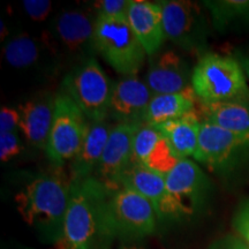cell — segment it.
Listing matches in <instances>:
<instances>
[{
  "mask_svg": "<svg viewBox=\"0 0 249 249\" xmlns=\"http://www.w3.org/2000/svg\"><path fill=\"white\" fill-rule=\"evenodd\" d=\"M114 124L107 120L90 123L88 134L79 152L70 163L71 182L93 177L104 152L105 145Z\"/></svg>",
  "mask_w": 249,
  "mask_h": 249,
  "instance_id": "d6986e66",
  "label": "cell"
},
{
  "mask_svg": "<svg viewBox=\"0 0 249 249\" xmlns=\"http://www.w3.org/2000/svg\"><path fill=\"white\" fill-rule=\"evenodd\" d=\"M203 5L209 11L213 28L219 33L249 27V0H208Z\"/></svg>",
  "mask_w": 249,
  "mask_h": 249,
  "instance_id": "603a6c76",
  "label": "cell"
},
{
  "mask_svg": "<svg viewBox=\"0 0 249 249\" xmlns=\"http://www.w3.org/2000/svg\"><path fill=\"white\" fill-rule=\"evenodd\" d=\"M95 13L70 9L59 13L52 22L51 46L62 53L79 58V62L95 57Z\"/></svg>",
  "mask_w": 249,
  "mask_h": 249,
  "instance_id": "30bf717a",
  "label": "cell"
},
{
  "mask_svg": "<svg viewBox=\"0 0 249 249\" xmlns=\"http://www.w3.org/2000/svg\"><path fill=\"white\" fill-rule=\"evenodd\" d=\"M130 0H102L95 2L96 17L101 18H127Z\"/></svg>",
  "mask_w": 249,
  "mask_h": 249,
  "instance_id": "d4e9b609",
  "label": "cell"
},
{
  "mask_svg": "<svg viewBox=\"0 0 249 249\" xmlns=\"http://www.w3.org/2000/svg\"><path fill=\"white\" fill-rule=\"evenodd\" d=\"M90 121L71 99L55 93L54 114L45 154L54 167L62 169L79 152L88 134Z\"/></svg>",
  "mask_w": 249,
  "mask_h": 249,
  "instance_id": "52a82bcc",
  "label": "cell"
},
{
  "mask_svg": "<svg viewBox=\"0 0 249 249\" xmlns=\"http://www.w3.org/2000/svg\"><path fill=\"white\" fill-rule=\"evenodd\" d=\"M113 85L95 57L82 60L62 79L60 91L67 95L90 123L108 119Z\"/></svg>",
  "mask_w": 249,
  "mask_h": 249,
  "instance_id": "277c9868",
  "label": "cell"
},
{
  "mask_svg": "<svg viewBox=\"0 0 249 249\" xmlns=\"http://www.w3.org/2000/svg\"><path fill=\"white\" fill-rule=\"evenodd\" d=\"M163 13L166 39L188 52L207 53L209 28L204 14L195 2L185 0L157 1Z\"/></svg>",
  "mask_w": 249,
  "mask_h": 249,
  "instance_id": "9c48e42d",
  "label": "cell"
},
{
  "mask_svg": "<svg viewBox=\"0 0 249 249\" xmlns=\"http://www.w3.org/2000/svg\"><path fill=\"white\" fill-rule=\"evenodd\" d=\"M179 160L158 128L147 124L140 126L134 139V163L165 177L176 167Z\"/></svg>",
  "mask_w": 249,
  "mask_h": 249,
  "instance_id": "2e32d148",
  "label": "cell"
},
{
  "mask_svg": "<svg viewBox=\"0 0 249 249\" xmlns=\"http://www.w3.org/2000/svg\"><path fill=\"white\" fill-rule=\"evenodd\" d=\"M120 249H143V248L139 247V246L136 245H124V246H121Z\"/></svg>",
  "mask_w": 249,
  "mask_h": 249,
  "instance_id": "1f68e13d",
  "label": "cell"
},
{
  "mask_svg": "<svg viewBox=\"0 0 249 249\" xmlns=\"http://www.w3.org/2000/svg\"><path fill=\"white\" fill-rule=\"evenodd\" d=\"M71 180L62 169L42 173L15 196L22 219L46 242L57 245L64 232Z\"/></svg>",
  "mask_w": 249,
  "mask_h": 249,
  "instance_id": "7a4b0ae2",
  "label": "cell"
},
{
  "mask_svg": "<svg viewBox=\"0 0 249 249\" xmlns=\"http://www.w3.org/2000/svg\"><path fill=\"white\" fill-rule=\"evenodd\" d=\"M154 93L139 75L123 76L113 85L108 119L116 124H144Z\"/></svg>",
  "mask_w": 249,
  "mask_h": 249,
  "instance_id": "4fadbf2b",
  "label": "cell"
},
{
  "mask_svg": "<svg viewBox=\"0 0 249 249\" xmlns=\"http://www.w3.org/2000/svg\"><path fill=\"white\" fill-rule=\"evenodd\" d=\"M141 124H116L112 128L95 177L107 188L120 187V178L132 165L134 139Z\"/></svg>",
  "mask_w": 249,
  "mask_h": 249,
  "instance_id": "7c38bea8",
  "label": "cell"
},
{
  "mask_svg": "<svg viewBox=\"0 0 249 249\" xmlns=\"http://www.w3.org/2000/svg\"><path fill=\"white\" fill-rule=\"evenodd\" d=\"M20 129V113L14 107H2L0 110V134L17 133Z\"/></svg>",
  "mask_w": 249,
  "mask_h": 249,
  "instance_id": "f1b7e54d",
  "label": "cell"
},
{
  "mask_svg": "<svg viewBox=\"0 0 249 249\" xmlns=\"http://www.w3.org/2000/svg\"><path fill=\"white\" fill-rule=\"evenodd\" d=\"M196 97L193 88L176 93L154 95L145 113L144 124L160 126L161 124L179 119L196 111Z\"/></svg>",
  "mask_w": 249,
  "mask_h": 249,
  "instance_id": "44dd1931",
  "label": "cell"
},
{
  "mask_svg": "<svg viewBox=\"0 0 249 249\" xmlns=\"http://www.w3.org/2000/svg\"><path fill=\"white\" fill-rule=\"evenodd\" d=\"M119 185L128 187L147 198L154 205L160 222L181 219V214L167 191L164 176L133 163L121 176Z\"/></svg>",
  "mask_w": 249,
  "mask_h": 249,
  "instance_id": "5bb4252c",
  "label": "cell"
},
{
  "mask_svg": "<svg viewBox=\"0 0 249 249\" xmlns=\"http://www.w3.org/2000/svg\"><path fill=\"white\" fill-rule=\"evenodd\" d=\"M232 226L235 234L249 246V197L244 198L236 207Z\"/></svg>",
  "mask_w": 249,
  "mask_h": 249,
  "instance_id": "484cf974",
  "label": "cell"
},
{
  "mask_svg": "<svg viewBox=\"0 0 249 249\" xmlns=\"http://www.w3.org/2000/svg\"><path fill=\"white\" fill-rule=\"evenodd\" d=\"M22 6L28 17L36 22L45 21L52 11V2L50 0H24Z\"/></svg>",
  "mask_w": 249,
  "mask_h": 249,
  "instance_id": "83f0119b",
  "label": "cell"
},
{
  "mask_svg": "<svg viewBox=\"0 0 249 249\" xmlns=\"http://www.w3.org/2000/svg\"><path fill=\"white\" fill-rule=\"evenodd\" d=\"M42 43L28 34L12 37L4 48L5 60L17 70H28L38 64L42 58Z\"/></svg>",
  "mask_w": 249,
  "mask_h": 249,
  "instance_id": "cb8c5ba5",
  "label": "cell"
},
{
  "mask_svg": "<svg viewBox=\"0 0 249 249\" xmlns=\"http://www.w3.org/2000/svg\"><path fill=\"white\" fill-rule=\"evenodd\" d=\"M107 217L112 236L127 241L152 235L160 222L154 205L124 186L107 188Z\"/></svg>",
  "mask_w": 249,
  "mask_h": 249,
  "instance_id": "8992f818",
  "label": "cell"
},
{
  "mask_svg": "<svg viewBox=\"0 0 249 249\" xmlns=\"http://www.w3.org/2000/svg\"><path fill=\"white\" fill-rule=\"evenodd\" d=\"M55 95L49 91L38 92L18 108L20 113V130L30 145L45 150L54 114Z\"/></svg>",
  "mask_w": 249,
  "mask_h": 249,
  "instance_id": "e0dca14e",
  "label": "cell"
},
{
  "mask_svg": "<svg viewBox=\"0 0 249 249\" xmlns=\"http://www.w3.org/2000/svg\"><path fill=\"white\" fill-rule=\"evenodd\" d=\"M23 145L17 133L0 134V160L2 163L13 160L21 154Z\"/></svg>",
  "mask_w": 249,
  "mask_h": 249,
  "instance_id": "4316f807",
  "label": "cell"
},
{
  "mask_svg": "<svg viewBox=\"0 0 249 249\" xmlns=\"http://www.w3.org/2000/svg\"><path fill=\"white\" fill-rule=\"evenodd\" d=\"M193 158L211 172L229 176L249 160V136L202 120L197 150Z\"/></svg>",
  "mask_w": 249,
  "mask_h": 249,
  "instance_id": "ba28073f",
  "label": "cell"
},
{
  "mask_svg": "<svg viewBox=\"0 0 249 249\" xmlns=\"http://www.w3.org/2000/svg\"><path fill=\"white\" fill-rule=\"evenodd\" d=\"M107 188L95 177L71 182L58 249H108L114 240L107 217Z\"/></svg>",
  "mask_w": 249,
  "mask_h": 249,
  "instance_id": "6da1fadb",
  "label": "cell"
},
{
  "mask_svg": "<svg viewBox=\"0 0 249 249\" xmlns=\"http://www.w3.org/2000/svg\"><path fill=\"white\" fill-rule=\"evenodd\" d=\"M127 21L148 57L157 54L166 40L160 4L147 0H130Z\"/></svg>",
  "mask_w": 249,
  "mask_h": 249,
  "instance_id": "ac0fdd59",
  "label": "cell"
},
{
  "mask_svg": "<svg viewBox=\"0 0 249 249\" xmlns=\"http://www.w3.org/2000/svg\"><path fill=\"white\" fill-rule=\"evenodd\" d=\"M96 53L123 76L139 75L148 54L130 28L127 18H96Z\"/></svg>",
  "mask_w": 249,
  "mask_h": 249,
  "instance_id": "5b68a950",
  "label": "cell"
},
{
  "mask_svg": "<svg viewBox=\"0 0 249 249\" xmlns=\"http://www.w3.org/2000/svg\"><path fill=\"white\" fill-rule=\"evenodd\" d=\"M201 123L200 114L194 111L179 119L156 126V128L166 138L179 160H188L189 157H194L197 150Z\"/></svg>",
  "mask_w": 249,
  "mask_h": 249,
  "instance_id": "ffe728a7",
  "label": "cell"
},
{
  "mask_svg": "<svg viewBox=\"0 0 249 249\" xmlns=\"http://www.w3.org/2000/svg\"><path fill=\"white\" fill-rule=\"evenodd\" d=\"M150 58L144 81L154 95L181 92L192 88V71L178 52L166 50Z\"/></svg>",
  "mask_w": 249,
  "mask_h": 249,
  "instance_id": "9a60e30c",
  "label": "cell"
},
{
  "mask_svg": "<svg viewBox=\"0 0 249 249\" xmlns=\"http://www.w3.org/2000/svg\"><path fill=\"white\" fill-rule=\"evenodd\" d=\"M210 249H249V246L236 234H227L213 242Z\"/></svg>",
  "mask_w": 249,
  "mask_h": 249,
  "instance_id": "f546056e",
  "label": "cell"
},
{
  "mask_svg": "<svg viewBox=\"0 0 249 249\" xmlns=\"http://www.w3.org/2000/svg\"><path fill=\"white\" fill-rule=\"evenodd\" d=\"M201 119L229 132L249 136V102H226L200 104Z\"/></svg>",
  "mask_w": 249,
  "mask_h": 249,
  "instance_id": "7402d4cb",
  "label": "cell"
},
{
  "mask_svg": "<svg viewBox=\"0 0 249 249\" xmlns=\"http://www.w3.org/2000/svg\"><path fill=\"white\" fill-rule=\"evenodd\" d=\"M234 58L241 65L242 70L245 71V75L249 79V46L246 49H241L235 51Z\"/></svg>",
  "mask_w": 249,
  "mask_h": 249,
  "instance_id": "4dcf8cb0",
  "label": "cell"
},
{
  "mask_svg": "<svg viewBox=\"0 0 249 249\" xmlns=\"http://www.w3.org/2000/svg\"><path fill=\"white\" fill-rule=\"evenodd\" d=\"M192 88L200 104L249 102V86L232 55L207 52L192 71Z\"/></svg>",
  "mask_w": 249,
  "mask_h": 249,
  "instance_id": "3957f363",
  "label": "cell"
},
{
  "mask_svg": "<svg viewBox=\"0 0 249 249\" xmlns=\"http://www.w3.org/2000/svg\"><path fill=\"white\" fill-rule=\"evenodd\" d=\"M165 182L181 218L197 213L207 203L211 192V181L207 173L189 158L180 160L165 176Z\"/></svg>",
  "mask_w": 249,
  "mask_h": 249,
  "instance_id": "8fae6325",
  "label": "cell"
}]
</instances>
